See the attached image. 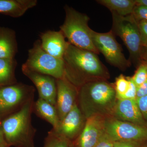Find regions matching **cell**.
<instances>
[{"instance_id": "1", "label": "cell", "mask_w": 147, "mask_h": 147, "mask_svg": "<svg viewBox=\"0 0 147 147\" xmlns=\"http://www.w3.org/2000/svg\"><path fill=\"white\" fill-rule=\"evenodd\" d=\"M63 59L64 77L78 88L89 82L106 81L110 77L108 69L97 54L91 51L69 43Z\"/></svg>"}, {"instance_id": "2", "label": "cell", "mask_w": 147, "mask_h": 147, "mask_svg": "<svg viewBox=\"0 0 147 147\" xmlns=\"http://www.w3.org/2000/svg\"><path fill=\"white\" fill-rule=\"evenodd\" d=\"M77 100L86 119L95 115L112 116L117 98L113 84L100 80L89 82L79 88Z\"/></svg>"}, {"instance_id": "3", "label": "cell", "mask_w": 147, "mask_h": 147, "mask_svg": "<svg viewBox=\"0 0 147 147\" xmlns=\"http://www.w3.org/2000/svg\"><path fill=\"white\" fill-rule=\"evenodd\" d=\"M34 98L18 111L2 120V127L9 146L34 147V139L36 129L32 123Z\"/></svg>"}, {"instance_id": "4", "label": "cell", "mask_w": 147, "mask_h": 147, "mask_svg": "<svg viewBox=\"0 0 147 147\" xmlns=\"http://www.w3.org/2000/svg\"><path fill=\"white\" fill-rule=\"evenodd\" d=\"M64 9L65 20L60 28L67 41L78 48L99 54L92 39V30L88 26L89 17L67 5Z\"/></svg>"}, {"instance_id": "5", "label": "cell", "mask_w": 147, "mask_h": 147, "mask_svg": "<svg viewBox=\"0 0 147 147\" xmlns=\"http://www.w3.org/2000/svg\"><path fill=\"white\" fill-rule=\"evenodd\" d=\"M113 26L111 31L119 37L129 53V61L135 64L142 62L143 46L138 28V22L132 14L125 16L111 12Z\"/></svg>"}, {"instance_id": "6", "label": "cell", "mask_w": 147, "mask_h": 147, "mask_svg": "<svg viewBox=\"0 0 147 147\" xmlns=\"http://www.w3.org/2000/svg\"><path fill=\"white\" fill-rule=\"evenodd\" d=\"M22 67L56 79L64 77L63 59L55 57L45 52L41 47L40 40H36L28 50L26 61Z\"/></svg>"}, {"instance_id": "7", "label": "cell", "mask_w": 147, "mask_h": 147, "mask_svg": "<svg viewBox=\"0 0 147 147\" xmlns=\"http://www.w3.org/2000/svg\"><path fill=\"white\" fill-rule=\"evenodd\" d=\"M34 92L33 87L21 83L0 87V118L20 110L34 98Z\"/></svg>"}, {"instance_id": "8", "label": "cell", "mask_w": 147, "mask_h": 147, "mask_svg": "<svg viewBox=\"0 0 147 147\" xmlns=\"http://www.w3.org/2000/svg\"><path fill=\"white\" fill-rule=\"evenodd\" d=\"M92 37L95 47L110 64L122 70L129 66L130 61L125 57L121 47L112 31L99 33L92 30Z\"/></svg>"}, {"instance_id": "9", "label": "cell", "mask_w": 147, "mask_h": 147, "mask_svg": "<svg viewBox=\"0 0 147 147\" xmlns=\"http://www.w3.org/2000/svg\"><path fill=\"white\" fill-rule=\"evenodd\" d=\"M105 133L113 142H147V127L124 121L112 117H106Z\"/></svg>"}, {"instance_id": "10", "label": "cell", "mask_w": 147, "mask_h": 147, "mask_svg": "<svg viewBox=\"0 0 147 147\" xmlns=\"http://www.w3.org/2000/svg\"><path fill=\"white\" fill-rule=\"evenodd\" d=\"M57 101L55 105L61 121L76 103L78 88L65 77L56 79Z\"/></svg>"}, {"instance_id": "11", "label": "cell", "mask_w": 147, "mask_h": 147, "mask_svg": "<svg viewBox=\"0 0 147 147\" xmlns=\"http://www.w3.org/2000/svg\"><path fill=\"white\" fill-rule=\"evenodd\" d=\"M106 117L95 115L86 119L81 134L77 137L76 147H95L105 134Z\"/></svg>"}, {"instance_id": "12", "label": "cell", "mask_w": 147, "mask_h": 147, "mask_svg": "<svg viewBox=\"0 0 147 147\" xmlns=\"http://www.w3.org/2000/svg\"><path fill=\"white\" fill-rule=\"evenodd\" d=\"M22 71L34 84L40 98L49 102L55 107L57 101L56 79L52 76L29 70L22 67Z\"/></svg>"}, {"instance_id": "13", "label": "cell", "mask_w": 147, "mask_h": 147, "mask_svg": "<svg viewBox=\"0 0 147 147\" xmlns=\"http://www.w3.org/2000/svg\"><path fill=\"white\" fill-rule=\"evenodd\" d=\"M85 117L77 102L61 121L57 129L55 131L59 135L69 141L77 138L81 134L85 125Z\"/></svg>"}, {"instance_id": "14", "label": "cell", "mask_w": 147, "mask_h": 147, "mask_svg": "<svg viewBox=\"0 0 147 147\" xmlns=\"http://www.w3.org/2000/svg\"><path fill=\"white\" fill-rule=\"evenodd\" d=\"M112 116L120 120L147 127L136 99H117Z\"/></svg>"}, {"instance_id": "15", "label": "cell", "mask_w": 147, "mask_h": 147, "mask_svg": "<svg viewBox=\"0 0 147 147\" xmlns=\"http://www.w3.org/2000/svg\"><path fill=\"white\" fill-rule=\"evenodd\" d=\"M41 47L45 52L55 57L63 59L69 42L66 41L63 33L48 30L40 35Z\"/></svg>"}, {"instance_id": "16", "label": "cell", "mask_w": 147, "mask_h": 147, "mask_svg": "<svg viewBox=\"0 0 147 147\" xmlns=\"http://www.w3.org/2000/svg\"><path fill=\"white\" fill-rule=\"evenodd\" d=\"M36 0H0V13L18 18L37 4Z\"/></svg>"}, {"instance_id": "17", "label": "cell", "mask_w": 147, "mask_h": 147, "mask_svg": "<svg viewBox=\"0 0 147 147\" xmlns=\"http://www.w3.org/2000/svg\"><path fill=\"white\" fill-rule=\"evenodd\" d=\"M17 52L15 32L9 28L0 27V59H15Z\"/></svg>"}, {"instance_id": "18", "label": "cell", "mask_w": 147, "mask_h": 147, "mask_svg": "<svg viewBox=\"0 0 147 147\" xmlns=\"http://www.w3.org/2000/svg\"><path fill=\"white\" fill-rule=\"evenodd\" d=\"M33 110L39 117L51 124L54 130L57 129L61 121L55 106L39 98L34 102Z\"/></svg>"}, {"instance_id": "19", "label": "cell", "mask_w": 147, "mask_h": 147, "mask_svg": "<svg viewBox=\"0 0 147 147\" xmlns=\"http://www.w3.org/2000/svg\"><path fill=\"white\" fill-rule=\"evenodd\" d=\"M119 16H125L132 14L136 5L134 0H98L96 1Z\"/></svg>"}, {"instance_id": "20", "label": "cell", "mask_w": 147, "mask_h": 147, "mask_svg": "<svg viewBox=\"0 0 147 147\" xmlns=\"http://www.w3.org/2000/svg\"><path fill=\"white\" fill-rule=\"evenodd\" d=\"M16 65L15 59H0V87L17 83L15 75Z\"/></svg>"}, {"instance_id": "21", "label": "cell", "mask_w": 147, "mask_h": 147, "mask_svg": "<svg viewBox=\"0 0 147 147\" xmlns=\"http://www.w3.org/2000/svg\"><path fill=\"white\" fill-rule=\"evenodd\" d=\"M117 99H119L126 93L129 86V82L127 77L121 74L116 79L114 85Z\"/></svg>"}, {"instance_id": "22", "label": "cell", "mask_w": 147, "mask_h": 147, "mask_svg": "<svg viewBox=\"0 0 147 147\" xmlns=\"http://www.w3.org/2000/svg\"><path fill=\"white\" fill-rule=\"evenodd\" d=\"M131 77L137 88L141 86L147 79V63L142 61L139 65L135 73Z\"/></svg>"}, {"instance_id": "23", "label": "cell", "mask_w": 147, "mask_h": 147, "mask_svg": "<svg viewBox=\"0 0 147 147\" xmlns=\"http://www.w3.org/2000/svg\"><path fill=\"white\" fill-rule=\"evenodd\" d=\"M132 14L137 22L147 21V6L136 5Z\"/></svg>"}, {"instance_id": "24", "label": "cell", "mask_w": 147, "mask_h": 147, "mask_svg": "<svg viewBox=\"0 0 147 147\" xmlns=\"http://www.w3.org/2000/svg\"><path fill=\"white\" fill-rule=\"evenodd\" d=\"M129 82V86L126 93L119 99H136L137 98V87L132 81L131 77H127Z\"/></svg>"}, {"instance_id": "25", "label": "cell", "mask_w": 147, "mask_h": 147, "mask_svg": "<svg viewBox=\"0 0 147 147\" xmlns=\"http://www.w3.org/2000/svg\"><path fill=\"white\" fill-rule=\"evenodd\" d=\"M138 25L142 46L143 48L147 47V21H138Z\"/></svg>"}, {"instance_id": "26", "label": "cell", "mask_w": 147, "mask_h": 147, "mask_svg": "<svg viewBox=\"0 0 147 147\" xmlns=\"http://www.w3.org/2000/svg\"><path fill=\"white\" fill-rule=\"evenodd\" d=\"M54 134V137L52 147H69V141L64 137L59 135L54 130L52 129Z\"/></svg>"}, {"instance_id": "27", "label": "cell", "mask_w": 147, "mask_h": 147, "mask_svg": "<svg viewBox=\"0 0 147 147\" xmlns=\"http://www.w3.org/2000/svg\"><path fill=\"white\" fill-rule=\"evenodd\" d=\"M136 100L143 118L147 123V95L136 98Z\"/></svg>"}, {"instance_id": "28", "label": "cell", "mask_w": 147, "mask_h": 147, "mask_svg": "<svg viewBox=\"0 0 147 147\" xmlns=\"http://www.w3.org/2000/svg\"><path fill=\"white\" fill-rule=\"evenodd\" d=\"M146 142L134 141H118L113 142V147H142Z\"/></svg>"}, {"instance_id": "29", "label": "cell", "mask_w": 147, "mask_h": 147, "mask_svg": "<svg viewBox=\"0 0 147 147\" xmlns=\"http://www.w3.org/2000/svg\"><path fill=\"white\" fill-rule=\"evenodd\" d=\"M113 142L104 134L95 147H113Z\"/></svg>"}, {"instance_id": "30", "label": "cell", "mask_w": 147, "mask_h": 147, "mask_svg": "<svg viewBox=\"0 0 147 147\" xmlns=\"http://www.w3.org/2000/svg\"><path fill=\"white\" fill-rule=\"evenodd\" d=\"M147 95V79L141 86L137 88V98Z\"/></svg>"}, {"instance_id": "31", "label": "cell", "mask_w": 147, "mask_h": 147, "mask_svg": "<svg viewBox=\"0 0 147 147\" xmlns=\"http://www.w3.org/2000/svg\"><path fill=\"white\" fill-rule=\"evenodd\" d=\"M9 145L7 144L6 141L2 127L1 118H0V147H9Z\"/></svg>"}, {"instance_id": "32", "label": "cell", "mask_w": 147, "mask_h": 147, "mask_svg": "<svg viewBox=\"0 0 147 147\" xmlns=\"http://www.w3.org/2000/svg\"><path fill=\"white\" fill-rule=\"evenodd\" d=\"M54 134L53 130H51L48 133V136L46 139V143L44 147H52L53 144Z\"/></svg>"}, {"instance_id": "33", "label": "cell", "mask_w": 147, "mask_h": 147, "mask_svg": "<svg viewBox=\"0 0 147 147\" xmlns=\"http://www.w3.org/2000/svg\"><path fill=\"white\" fill-rule=\"evenodd\" d=\"M147 60V47H144L142 50V62Z\"/></svg>"}, {"instance_id": "34", "label": "cell", "mask_w": 147, "mask_h": 147, "mask_svg": "<svg viewBox=\"0 0 147 147\" xmlns=\"http://www.w3.org/2000/svg\"><path fill=\"white\" fill-rule=\"evenodd\" d=\"M136 5L147 6V0H136Z\"/></svg>"}, {"instance_id": "35", "label": "cell", "mask_w": 147, "mask_h": 147, "mask_svg": "<svg viewBox=\"0 0 147 147\" xmlns=\"http://www.w3.org/2000/svg\"><path fill=\"white\" fill-rule=\"evenodd\" d=\"M142 147H147V142L144 143V144L143 145V146H142Z\"/></svg>"}, {"instance_id": "36", "label": "cell", "mask_w": 147, "mask_h": 147, "mask_svg": "<svg viewBox=\"0 0 147 147\" xmlns=\"http://www.w3.org/2000/svg\"><path fill=\"white\" fill-rule=\"evenodd\" d=\"M144 62H145L146 63H147V60L146 61H144Z\"/></svg>"}, {"instance_id": "37", "label": "cell", "mask_w": 147, "mask_h": 147, "mask_svg": "<svg viewBox=\"0 0 147 147\" xmlns=\"http://www.w3.org/2000/svg\"></svg>"}]
</instances>
